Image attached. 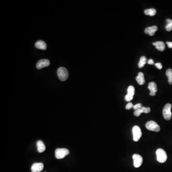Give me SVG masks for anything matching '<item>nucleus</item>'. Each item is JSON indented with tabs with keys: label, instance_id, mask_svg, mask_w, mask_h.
<instances>
[{
	"label": "nucleus",
	"instance_id": "nucleus-17",
	"mask_svg": "<svg viewBox=\"0 0 172 172\" xmlns=\"http://www.w3.org/2000/svg\"><path fill=\"white\" fill-rule=\"evenodd\" d=\"M147 62V59L145 56H141L140 58V61L139 62L138 67L139 68H142V67H144Z\"/></svg>",
	"mask_w": 172,
	"mask_h": 172
},
{
	"label": "nucleus",
	"instance_id": "nucleus-8",
	"mask_svg": "<svg viewBox=\"0 0 172 172\" xmlns=\"http://www.w3.org/2000/svg\"><path fill=\"white\" fill-rule=\"evenodd\" d=\"M50 64V61L47 59L40 60L38 61L36 64V68L38 69H40L45 67H48Z\"/></svg>",
	"mask_w": 172,
	"mask_h": 172
},
{
	"label": "nucleus",
	"instance_id": "nucleus-14",
	"mask_svg": "<svg viewBox=\"0 0 172 172\" xmlns=\"http://www.w3.org/2000/svg\"><path fill=\"white\" fill-rule=\"evenodd\" d=\"M136 81H137L139 85H142L145 83V76L142 72H139L136 78Z\"/></svg>",
	"mask_w": 172,
	"mask_h": 172
},
{
	"label": "nucleus",
	"instance_id": "nucleus-6",
	"mask_svg": "<svg viewBox=\"0 0 172 172\" xmlns=\"http://www.w3.org/2000/svg\"><path fill=\"white\" fill-rule=\"evenodd\" d=\"M133 139L135 142H138L140 140L142 135L141 129L138 126H134L133 128Z\"/></svg>",
	"mask_w": 172,
	"mask_h": 172
},
{
	"label": "nucleus",
	"instance_id": "nucleus-22",
	"mask_svg": "<svg viewBox=\"0 0 172 172\" xmlns=\"http://www.w3.org/2000/svg\"><path fill=\"white\" fill-rule=\"evenodd\" d=\"M133 96L127 94L126 95L125 97V99L126 102H129L131 101V100L133 99Z\"/></svg>",
	"mask_w": 172,
	"mask_h": 172
},
{
	"label": "nucleus",
	"instance_id": "nucleus-1",
	"mask_svg": "<svg viewBox=\"0 0 172 172\" xmlns=\"http://www.w3.org/2000/svg\"><path fill=\"white\" fill-rule=\"evenodd\" d=\"M156 154L157 160L158 162L164 163L166 162L167 159V154L164 150L159 148L156 151Z\"/></svg>",
	"mask_w": 172,
	"mask_h": 172
},
{
	"label": "nucleus",
	"instance_id": "nucleus-10",
	"mask_svg": "<svg viewBox=\"0 0 172 172\" xmlns=\"http://www.w3.org/2000/svg\"><path fill=\"white\" fill-rule=\"evenodd\" d=\"M148 89L150 91V95L152 96H154L156 95V92L158 91L157 88L156 84L154 82H152L150 83L148 85Z\"/></svg>",
	"mask_w": 172,
	"mask_h": 172
},
{
	"label": "nucleus",
	"instance_id": "nucleus-21",
	"mask_svg": "<svg viewBox=\"0 0 172 172\" xmlns=\"http://www.w3.org/2000/svg\"><path fill=\"white\" fill-rule=\"evenodd\" d=\"M127 92H128V94L133 96L134 93H135V88L133 86H129V87H128V89H127Z\"/></svg>",
	"mask_w": 172,
	"mask_h": 172
},
{
	"label": "nucleus",
	"instance_id": "nucleus-19",
	"mask_svg": "<svg viewBox=\"0 0 172 172\" xmlns=\"http://www.w3.org/2000/svg\"><path fill=\"white\" fill-rule=\"evenodd\" d=\"M166 75L168 77L169 83L172 85V69H167L166 71Z\"/></svg>",
	"mask_w": 172,
	"mask_h": 172
},
{
	"label": "nucleus",
	"instance_id": "nucleus-12",
	"mask_svg": "<svg viewBox=\"0 0 172 172\" xmlns=\"http://www.w3.org/2000/svg\"><path fill=\"white\" fill-rule=\"evenodd\" d=\"M157 27L155 25H153L151 27H148L145 28V32L146 34H148L150 36H153L155 34V33L157 31Z\"/></svg>",
	"mask_w": 172,
	"mask_h": 172
},
{
	"label": "nucleus",
	"instance_id": "nucleus-26",
	"mask_svg": "<svg viewBox=\"0 0 172 172\" xmlns=\"http://www.w3.org/2000/svg\"><path fill=\"white\" fill-rule=\"evenodd\" d=\"M166 44H167L169 48H172V42H167Z\"/></svg>",
	"mask_w": 172,
	"mask_h": 172
},
{
	"label": "nucleus",
	"instance_id": "nucleus-16",
	"mask_svg": "<svg viewBox=\"0 0 172 172\" xmlns=\"http://www.w3.org/2000/svg\"><path fill=\"white\" fill-rule=\"evenodd\" d=\"M37 150L39 153H43L45 150V146L44 143L41 141H38L37 142Z\"/></svg>",
	"mask_w": 172,
	"mask_h": 172
},
{
	"label": "nucleus",
	"instance_id": "nucleus-18",
	"mask_svg": "<svg viewBox=\"0 0 172 172\" xmlns=\"http://www.w3.org/2000/svg\"><path fill=\"white\" fill-rule=\"evenodd\" d=\"M156 13V11L155 9H146L145 11V13L146 15H149L150 16H154Z\"/></svg>",
	"mask_w": 172,
	"mask_h": 172
},
{
	"label": "nucleus",
	"instance_id": "nucleus-4",
	"mask_svg": "<svg viewBox=\"0 0 172 172\" xmlns=\"http://www.w3.org/2000/svg\"><path fill=\"white\" fill-rule=\"evenodd\" d=\"M69 153V150L66 148H58L55 150V156L58 159H63Z\"/></svg>",
	"mask_w": 172,
	"mask_h": 172
},
{
	"label": "nucleus",
	"instance_id": "nucleus-9",
	"mask_svg": "<svg viewBox=\"0 0 172 172\" xmlns=\"http://www.w3.org/2000/svg\"><path fill=\"white\" fill-rule=\"evenodd\" d=\"M44 165L42 163L36 162L31 167V171L32 172H40L44 168Z\"/></svg>",
	"mask_w": 172,
	"mask_h": 172
},
{
	"label": "nucleus",
	"instance_id": "nucleus-11",
	"mask_svg": "<svg viewBox=\"0 0 172 172\" xmlns=\"http://www.w3.org/2000/svg\"><path fill=\"white\" fill-rule=\"evenodd\" d=\"M150 111V109L149 107H142L141 109L139 110H136L134 112V115L136 117H138L140 116V115L142 113H148Z\"/></svg>",
	"mask_w": 172,
	"mask_h": 172
},
{
	"label": "nucleus",
	"instance_id": "nucleus-13",
	"mask_svg": "<svg viewBox=\"0 0 172 172\" xmlns=\"http://www.w3.org/2000/svg\"><path fill=\"white\" fill-rule=\"evenodd\" d=\"M153 44L156 47V48L160 51H163L165 50V44L162 41H157L153 42Z\"/></svg>",
	"mask_w": 172,
	"mask_h": 172
},
{
	"label": "nucleus",
	"instance_id": "nucleus-5",
	"mask_svg": "<svg viewBox=\"0 0 172 172\" xmlns=\"http://www.w3.org/2000/svg\"><path fill=\"white\" fill-rule=\"evenodd\" d=\"M145 127L148 130L151 131L158 132L160 130V127L154 121H150L147 122V123H146Z\"/></svg>",
	"mask_w": 172,
	"mask_h": 172
},
{
	"label": "nucleus",
	"instance_id": "nucleus-27",
	"mask_svg": "<svg viewBox=\"0 0 172 172\" xmlns=\"http://www.w3.org/2000/svg\"><path fill=\"white\" fill-rule=\"evenodd\" d=\"M148 64H154V61L152 59L149 60L148 61Z\"/></svg>",
	"mask_w": 172,
	"mask_h": 172
},
{
	"label": "nucleus",
	"instance_id": "nucleus-15",
	"mask_svg": "<svg viewBox=\"0 0 172 172\" xmlns=\"http://www.w3.org/2000/svg\"><path fill=\"white\" fill-rule=\"evenodd\" d=\"M35 46L38 49L45 50L47 49V45L46 43L42 40H39L35 44Z\"/></svg>",
	"mask_w": 172,
	"mask_h": 172
},
{
	"label": "nucleus",
	"instance_id": "nucleus-25",
	"mask_svg": "<svg viewBox=\"0 0 172 172\" xmlns=\"http://www.w3.org/2000/svg\"><path fill=\"white\" fill-rule=\"evenodd\" d=\"M155 66L159 69H161L162 67V64L160 63H157L155 64Z\"/></svg>",
	"mask_w": 172,
	"mask_h": 172
},
{
	"label": "nucleus",
	"instance_id": "nucleus-2",
	"mask_svg": "<svg viewBox=\"0 0 172 172\" xmlns=\"http://www.w3.org/2000/svg\"><path fill=\"white\" fill-rule=\"evenodd\" d=\"M171 108L172 105L169 103L166 104L162 110V115L165 119L167 121H169L172 118V112H171Z\"/></svg>",
	"mask_w": 172,
	"mask_h": 172
},
{
	"label": "nucleus",
	"instance_id": "nucleus-3",
	"mask_svg": "<svg viewBox=\"0 0 172 172\" xmlns=\"http://www.w3.org/2000/svg\"><path fill=\"white\" fill-rule=\"evenodd\" d=\"M57 75L60 80L62 81H66L68 78V72L66 68L61 67L57 70Z\"/></svg>",
	"mask_w": 172,
	"mask_h": 172
},
{
	"label": "nucleus",
	"instance_id": "nucleus-24",
	"mask_svg": "<svg viewBox=\"0 0 172 172\" xmlns=\"http://www.w3.org/2000/svg\"><path fill=\"white\" fill-rule=\"evenodd\" d=\"M142 107V104H141V103H138V104L134 105L133 108L134 110H136L141 109V108Z\"/></svg>",
	"mask_w": 172,
	"mask_h": 172
},
{
	"label": "nucleus",
	"instance_id": "nucleus-20",
	"mask_svg": "<svg viewBox=\"0 0 172 172\" xmlns=\"http://www.w3.org/2000/svg\"><path fill=\"white\" fill-rule=\"evenodd\" d=\"M166 22H167V24L165 26V29L167 31L170 32V31H172V20L171 19H168L166 20Z\"/></svg>",
	"mask_w": 172,
	"mask_h": 172
},
{
	"label": "nucleus",
	"instance_id": "nucleus-7",
	"mask_svg": "<svg viewBox=\"0 0 172 172\" xmlns=\"http://www.w3.org/2000/svg\"><path fill=\"white\" fill-rule=\"evenodd\" d=\"M133 165L135 168H138L142 165L143 158L141 155L138 154H134L133 156Z\"/></svg>",
	"mask_w": 172,
	"mask_h": 172
},
{
	"label": "nucleus",
	"instance_id": "nucleus-23",
	"mask_svg": "<svg viewBox=\"0 0 172 172\" xmlns=\"http://www.w3.org/2000/svg\"><path fill=\"white\" fill-rule=\"evenodd\" d=\"M134 105L131 102H129L126 106V110H129L133 108Z\"/></svg>",
	"mask_w": 172,
	"mask_h": 172
}]
</instances>
